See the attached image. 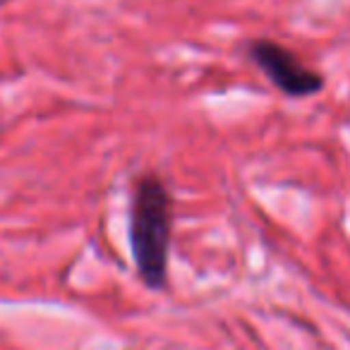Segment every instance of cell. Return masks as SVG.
I'll return each instance as SVG.
<instances>
[{
  "mask_svg": "<svg viewBox=\"0 0 350 350\" xmlns=\"http://www.w3.org/2000/svg\"><path fill=\"white\" fill-rule=\"evenodd\" d=\"M250 55L262 68V72L271 79L273 87H278L288 96H310V94L319 92L324 84L314 70L305 68L295 58V53L273 41H254L250 46Z\"/></svg>",
  "mask_w": 350,
  "mask_h": 350,
  "instance_id": "obj_2",
  "label": "cell"
},
{
  "mask_svg": "<svg viewBox=\"0 0 350 350\" xmlns=\"http://www.w3.org/2000/svg\"><path fill=\"white\" fill-rule=\"evenodd\" d=\"M130 245L137 271L146 286H163L165 271H168L170 197L163 183L154 175L142 178L132 195Z\"/></svg>",
  "mask_w": 350,
  "mask_h": 350,
  "instance_id": "obj_1",
  "label": "cell"
}]
</instances>
